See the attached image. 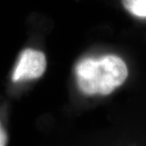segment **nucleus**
I'll return each instance as SVG.
<instances>
[{
  "label": "nucleus",
  "instance_id": "nucleus-1",
  "mask_svg": "<svg viewBox=\"0 0 146 146\" xmlns=\"http://www.w3.org/2000/svg\"><path fill=\"white\" fill-rule=\"evenodd\" d=\"M75 74L83 94L108 95L123 84L128 71L121 58L107 54L81 59L75 68Z\"/></svg>",
  "mask_w": 146,
  "mask_h": 146
},
{
  "label": "nucleus",
  "instance_id": "nucleus-2",
  "mask_svg": "<svg viewBox=\"0 0 146 146\" xmlns=\"http://www.w3.org/2000/svg\"><path fill=\"white\" fill-rule=\"evenodd\" d=\"M46 68V59L41 51L26 49L21 53L12 74V80H33L42 76Z\"/></svg>",
  "mask_w": 146,
  "mask_h": 146
},
{
  "label": "nucleus",
  "instance_id": "nucleus-3",
  "mask_svg": "<svg viewBox=\"0 0 146 146\" xmlns=\"http://www.w3.org/2000/svg\"><path fill=\"white\" fill-rule=\"evenodd\" d=\"M122 3L131 15L146 18V0H122Z\"/></svg>",
  "mask_w": 146,
  "mask_h": 146
},
{
  "label": "nucleus",
  "instance_id": "nucleus-4",
  "mask_svg": "<svg viewBox=\"0 0 146 146\" xmlns=\"http://www.w3.org/2000/svg\"><path fill=\"white\" fill-rule=\"evenodd\" d=\"M7 143V135L0 123V146H6Z\"/></svg>",
  "mask_w": 146,
  "mask_h": 146
}]
</instances>
